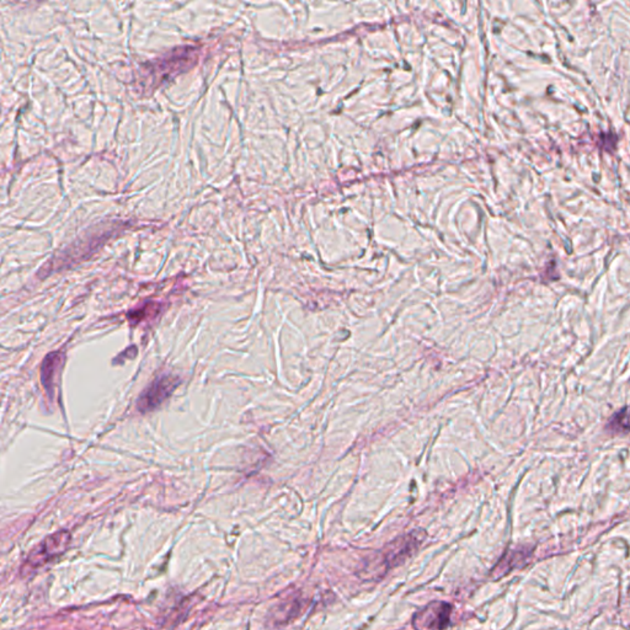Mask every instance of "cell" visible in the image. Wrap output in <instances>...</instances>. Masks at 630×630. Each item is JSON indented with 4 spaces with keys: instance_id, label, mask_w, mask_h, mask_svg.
I'll return each instance as SVG.
<instances>
[{
    "instance_id": "6da1fadb",
    "label": "cell",
    "mask_w": 630,
    "mask_h": 630,
    "mask_svg": "<svg viewBox=\"0 0 630 630\" xmlns=\"http://www.w3.org/2000/svg\"><path fill=\"white\" fill-rule=\"evenodd\" d=\"M451 606L434 601L419 610L413 618V627L415 630H445L451 622Z\"/></svg>"
},
{
    "instance_id": "7a4b0ae2",
    "label": "cell",
    "mask_w": 630,
    "mask_h": 630,
    "mask_svg": "<svg viewBox=\"0 0 630 630\" xmlns=\"http://www.w3.org/2000/svg\"><path fill=\"white\" fill-rule=\"evenodd\" d=\"M179 383V378L171 374H166V375H162L159 378H157L139 396L138 401H137V409L141 413L154 410L174 392Z\"/></svg>"
},
{
    "instance_id": "3957f363",
    "label": "cell",
    "mask_w": 630,
    "mask_h": 630,
    "mask_svg": "<svg viewBox=\"0 0 630 630\" xmlns=\"http://www.w3.org/2000/svg\"><path fill=\"white\" fill-rule=\"evenodd\" d=\"M68 539H69V536H68L67 533L53 534L51 538L45 540L36 550H34V553L31 554L30 558L27 560L29 561L27 564L30 566H34V568L41 566L43 564L47 563L48 560H51L52 558L59 555V553H62L66 549Z\"/></svg>"
},
{
    "instance_id": "277c9868",
    "label": "cell",
    "mask_w": 630,
    "mask_h": 630,
    "mask_svg": "<svg viewBox=\"0 0 630 630\" xmlns=\"http://www.w3.org/2000/svg\"><path fill=\"white\" fill-rule=\"evenodd\" d=\"M62 361H63V357L59 352H52V354L47 355L46 359L42 364V385L45 387L47 394L50 395L51 398H53L56 375L58 374V369L61 368Z\"/></svg>"
},
{
    "instance_id": "5b68a950",
    "label": "cell",
    "mask_w": 630,
    "mask_h": 630,
    "mask_svg": "<svg viewBox=\"0 0 630 630\" xmlns=\"http://www.w3.org/2000/svg\"><path fill=\"white\" fill-rule=\"evenodd\" d=\"M610 422H613V424L617 422V426H615L612 431L620 432H620H627L628 431V410H627V408L622 413H618Z\"/></svg>"
}]
</instances>
